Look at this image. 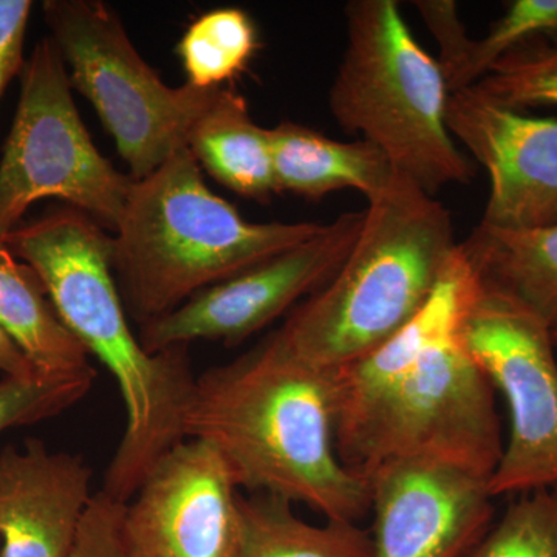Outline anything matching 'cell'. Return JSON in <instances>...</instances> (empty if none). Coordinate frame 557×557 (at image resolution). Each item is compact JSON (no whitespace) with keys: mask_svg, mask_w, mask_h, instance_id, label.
<instances>
[{"mask_svg":"<svg viewBox=\"0 0 557 557\" xmlns=\"http://www.w3.org/2000/svg\"><path fill=\"white\" fill-rule=\"evenodd\" d=\"M480 289L460 242L426 304L372 354L333 375V426L344 467L435 460L491 479L504 443L491 381L461 341Z\"/></svg>","mask_w":557,"mask_h":557,"instance_id":"1","label":"cell"},{"mask_svg":"<svg viewBox=\"0 0 557 557\" xmlns=\"http://www.w3.org/2000/svg\"><path fill=\"white\" fill-rule=\"evenodd\" d=\"M333 375L300 364L267 336L196 379L183 435L218 450L237 487L358 523L369 485L344 467L333 426Z\"/></svg>","mask_w":557,"mask_h":557,"instance_id":"2","label":"cell"},{"mask_svg":"<svg viewBox=\"0 0 557 557\" xmlns=\"http://www.w3.org/2000/svg\"><path fill=\"white\" fill-rule=\"evenodd\" d=\"M3 244L42 278L70 332L119 384L126 429L101 491L127 504L161 458L182 443L194 379L188 346L149 354L132 332L112 265V237L67 205L21 223Z\"/></svg>","mask_w":557,"mask_h":557,"instance_id":"3","label":"cell"},{"mask_svg":"<svg viewBox=\"0 0 557 557\" xmlns=\"http://www.w3.org/2000/svg\"><path fill=\"white\" fill-rule=\"evenodd\" d=\"M457 247L448 209L397 174L368 201L339 270L269 338L300 364L335 375L416 317Z\"/></svg>","mask_w":557,"mask_h":557,"instance_id":"4","label":"cell"},{"mask_svg":"<svg viewBox=\"0 0 557 557\" xmlns=\"http://www.w3.org/2000/svg\"><path fill=\"white\" fill-rule=\"evenodd\" d=\"M321 223L248 222L212 193L188 148L134 180L115 236L113 273L139 324L317 236Z\"/></svg>","mask_w":557,"mask_h":557,"instance_id":"5","label":"cell"},{"mask_svg":"<svg viewBox=\"0 0 557 557\" xmlns=\"http://www.w3.org/2000/svg\"><path fill=\"white\" fill-rule=\"evenodd\" d=\"M346 22V51L329 95L336 123L383 150L394 170L429 196L471 183L474 164L446 123L448 81L399 3L351 0Z\"/></svg>","mask_w":557,"mask_h":557,"instance_id":"6","label":"cell"},{"mask_svg":"<svg viewBox=\"0 0 557 557\" xmlns=\"http://www.w3.org/2000/svg\"><path fill=\"white\" fill-rule=\"evenodd\" d=\"M42 13L70 86L97 110L132 178L148 177L188 146L219 89L164 84L100 0H46Z\"/></svg>","mask_w":557,"mask_h":557,"instance_id":"7","label":"cell"},{"mask_svg":"<svg viewBox=\"0 0 557 557\" xmlns=\"http://www.w3.org/2000/svg\"><path fill=\"white\" fill-rule=\"evenodd\" d=\"M0 159V239L36 201L58 199L115 231L134 178L98 150L84 126L57 44H36Z\"/></svg>","mask_w":557,"mask_h":557,"instance_id":"8","label":"cell"},{"mask_svg":"<svg viewBox=\"0 0 557 557\" xmlns=\"http://www.w3.org/2000/svg\"><path fill=\"white\" fill-rule=\"evenodd\" d=\"M461 341L507 399L511 432L491 496L557 485V351L552 330L511 296L480 284Z\"/></svg>","mask_w":557,"mask_h":557,"instance_id":"9","label":"cell"},{"mask_svg":"<svg viewBox=\"0 0 557 557\" xmlns=\"http://www.w3.org/2000/svg\"><path fill=\"white\" fill-rule=\"evenodd\" d=\"M362 220L364 209L344 212L311 239L197 293L170 313L141 324L139 343L149 354L199 339L237 346L332 278L354 248Z\"/></svg>","mask_w":557,"mask_h":557,"instance_id":"10","label":"cell"},{"mask_svg":"<svg viewBox=\"0 0 557 557\" xmlns=\"http://www.w3.org/2000/svg\"><path fill=\"white\" fill-rule=\"evenodd\" d=\"M239 487L218 450L186 438L124 505L129 557H239Z\"/></svg>","mask_w":557,"mask_h":557,"instance_id":"11","label":"cell"},{"mask_svg":"<svg viewBox=\"0 0 557 557\" xmlns=\"http://www.w3.org/2000/svg\"><path fill=\"white\" fill-rule=\"evenodd\" d=\"M446 123L490 175L479 225L498 231L557 225V120L523 115L468 87L449 95Z\"/></svg>","mask_w":557,"mask_h":557,"instance_id":"12","label":"cell"},{"mask_svg":"<svg viewBox=\"0 0 557 557\" xmlns=\"http://www.w3.org/2000/svg\"><path fill=\"white\" fill-rule=\"evenodd\" d=\"M487 482L435 460L376 469L368 479L372 557H463L493 525Z\"/></svg>","mask_w":557,"mask_h":557,"instance_id":"13","label":"cell"},{"mask_svg":"<svg viewBox=\"0 0 557 557\" xmlns=\"http://www.w3.org/2000/svg\"><path fill=\"white\" fill-rule=\"evenodd\" d=\"M91 469L39 438L0 453V557H67L90 507Z\"/></svg>","mask_w":557,"mask_h":557,"instance_id":"14","label":"cell"},{"mask_svg":"<svg viewBox=\"0 0 557 557\" xmlns=\"http://www.w3.org/2000/svg\"><path fill=\"white\" fill-rule=\"evenodd\" d=\"M269 138L276 194L319 200L336 190L355 189L369 201L398 174L383 150L366 139L338 141L293 121L271 127Z\"/></svg>","mask_w":557,"mask_h":557,"instance_id":"15","label":"cell"},{"mask_svg":"<svg viewBox=\"0 0 557 557\" xmlns=\"http://www.w3.org/2000/svg\"><path fill=\"white\" fill-rule=\"evenodd\" d=\"M186 148L200 168L237 196L269 201L276 194L269 129L255 123L248 102L231 87H220Z\"/></svg>","mask_w":557,"mask_h":557,"instance_id":"16","label":"cell"},{"mask_svg":"<svg viewBox=\"0 0 557 557\" xmlns=\"http://www.w3.org/2000/svg\"><path fill=\"white\" fill-rule=\"evenodd\" d=\"M0 327L40 375L90 370V355L54 309L39 274L0 239Z\"/></svg>","mask_w":557,"mask_h":557,"instance_id":"17","label":"cell"},{"mask_svg":"<svg viewBox=\"0 0 557 557\" xmlns=\"http://www.w3.org/2000/svg\"><path fill=\"white\" fill-rule=\"evenodd\" d=\"M460 245L480 284L511 296L557 332V225L534 231L478 225Z\"/></svg>","mask_w":557,"mask_h":557,"instance_id":"18","label":"cell"},{"mask_svg":"<svg viewBox=\"0 0 557 557\" xmlns=\"http://www.w3.org/2000/svg\"><path fill=\"white\" fill-rule=\"evenodd\" d=\"M239 520V557H372V534L358 523L313 525L270 494H240Z\"/></svg>","mask_w":557,"mask_h":557,"instance_id":"19","label":"cell"},{"mask_svg":"<svg viewBox=\"0 0 557 557\" xmlns=\"http://www.w3.org/2000/svg\"><path fill=\"white\" fill-rule=\"evenodd\" d=\"M258 49L255 21L247 11L226 7L197 17L180 39L177 53L188 84L211 90L244 73Z\"/></svg>","mask_w":557,"mask_h":557,"instance_id":"20","label":"cell"},{"mask_svg":"<svg viewBox=\"0 0 557 557\" xmlns=\"http://www.w3.org/2000/svg\"><path fill=\"white\" fill-rule=\"evenodd\" d=\"M463 557H557V485L522 494Z\"/></svg>","mask_w":557,"mask_h":557,"instance_id":"21","label":"cell"},{"mask_svg":"<svg viewBox=\"0 0 557 557\" xmlns=\"http://www.w3.org/2000/svg\"><path fill=\"white\" fill-rule=\"evenodd\" d=\"M471 87L520 112L557 108V40L541 39L511 51Z\"/></svg>","mask_w":557,"mask_h":557,"instance_id":"22","label":"cell"},{"mask_svg":"<svg viewBox=\"0 0 557 557\" xmlns=\"http://www.w3.org/2000/svg\"><path fill=\"white\" fill-rule=\"evenodd\" d=\"M557 40V0H515L482 39L472 40L468 60L449 90L468 89L511 51L536 42Z\"/></svg>","mask_w":557,"mask_h":557,"instance_id":"23","label":"cell"},{"mask_svg":"<svg viewBox=\"0 0 557 557\" xmlns=\"http://www.w3.org/2000/svg\"><path fill=\"white\" fill-rule=\"evenodd\" d=\"M97 372L73 375L3 376L0 381V434L60 416L89 394Z\"/></svg>","mask_w":557,"mask_h":557,"instance_id":"24","label":"cell"},{"mask_svg":"<svg viewBox=\"0 0 557 557\" xmlns=\"http://www.w3.org/2000/svg\"><path fill=\"white\" fill-rule=\"evenodd\" d=\"M124 505L95 493L67 557H129L121 534Z\"/></svg>","mask_w":557,"mask_h":557,"instance_id":"25","label":"cell"},{"mask_svg":"<svg viewBox=\"0 0 557 557\" xmlns=\"http://www.w3.org/2000/svg\"><path fill=\"white\" fill-rule=\"evenodd\" d=\"M413 5L437 39V61L450 86L467 62L474 39H469L467 28L458 14L457 3L453 0H417Z\"/></svg>","mask_w":557,"mask_h":557,"instance_id":"26","label":"cell"},{"mask_svg":"<svg viewBox=\"0 0 557 557\" xmlns=\"http://www.w3.org/2000/svg\"><path fill=\"white\" fill-rule=\"evenodd\" d=\"M33 10L30 0H0V98L24 67V46Z\"/></svg>","mask_w":557,"mask_h":557,"instance_id":"27","label":"cell"},{"mask_svg":"<svg viewBox=\"0 0 557 557\" xmlns=\"http://www.w3.org/2000/svg\"><path fill=\"white\" fill-rule=\"evenodd\" d=\"M0 372L3 376H21V379L40 375L2 327H0Z\"/></svg>","mask_w":557,"mask_h":557,"instance_id":"28","label":"cell"},{"mask_svg":"<svg viewBox=\"0 0 557 557\" xmlns=\"http://www.w3.org/2000/svg\"><path fill=\"white\" fill-rule=\"evenodd\" d=\"M553 341H555V347H556V351H557V332L553 333Z\"/></svg>","mask_w":557,"mask_h":557,"instance_id":"29","label":"cell"}]
</instances>
